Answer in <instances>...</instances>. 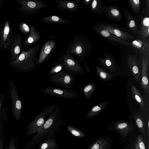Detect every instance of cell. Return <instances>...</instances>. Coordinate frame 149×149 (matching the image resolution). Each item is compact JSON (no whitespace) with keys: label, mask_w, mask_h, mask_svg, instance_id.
<instances>
[{"label":"cell","mask_w":149,"mask_h":149,"mask_svg":"<svg viewBox=\"0 0 149 149\" xmlns=\"http://www.w3.org/2000/svg\"><path fill=\"white\" fill-rule=\"evenodd\" d=\"M131 87L133 97L139 105L142 108H143L145 106V103L140 91L134 85H132Z\"/></svg>","instance_id":"24"},{"label":"cell","mask_w":149,"mask_h":149,"mask_svg":"<svg viewBox=\"0 0 149 149\" xmlns=\"http://www.w3.org/2000/svg\"><path fill=\"white\" fill-rule=\"evenodd\" d=\"M12 28L8 20L0 26V47L1 49H6L10 47L13 38Z\"/></svg>","instance_id":"5"},{"label":"cell","mask_w":149,"mask_h":149,"mask_svg":"<svg viewBox=\"0 0 149 149\" xmlns=\"http://www.w3.org/2000/svg\"><path fill=\"white\" fill-rule=\"evenodd\" d=\"M95 30L103 37L106 38L108 39L117 42L125 45H131L130 42L128 41L123 40L120 38L113 35L107 30L99 27L95 28Z\"/></svg>","instance_id":"20"},{"label":"cell","mask_w":149,"mask_h":149,"mask_svg":"<svg viewBox=\"0 0 149 149\" xmlns=\"http://www.w3.org/2000/svg\"><path fill=\"white\" fill-rule=\"evenodd\" d=\"M109 102V101H104L93 107L88 113L87 118H92L97 116L105 108Z\"/></svg>","instance_id":"23"},{"label":"cell","mask_w":149,"mask_h":149,"mask_svg":"<svg viewBox=\"0 0 149 149\" xmlns=\"http://www.w3.org/2000/svg\"><path fill=\"white\" fill-rule=\"evenodd\" d=\"M41 20L44 23L46 24H68L71 22L55 15L42 17Z\"/></svg>","instance_id":"22"},{"label":"cell","mask_w":149,"mask_h":149,"mask_svg":"<svg viewBox=\"0 0 149 149\" xmlns=\"http://www.w3.org/2000/svg\"><path fill=\"white\" fill-rule=\"evenodd\" d=\"M129 3L133 9L136 12H138L140 8V2L139 0L129 1Z\"/></svg>","instance_id":"36"},{"label":"cell","mask_w":149,"mask_h":149,"mask_svg":"<svg viewBox=\"0 0 149 149\" xmlns=\"http://www.w3.org/2000/svg\"><path fill=\"white\" fill-rule=\"evenodd\" d=\"M111 130L118 132L120 136L122 141L124 142L134 129L132 125L125 121H121L115 123L112 129Z\"/></svg>","instance_id":"9"},{"label":"cell","mask_w":149,"mask_h":149,"mask_svg":"<svg viewBox=\"0 0 149 149\" xmlns=\"http://www.w3.org/2000/svg\"><path fill=\"white\" fill-rule=\"evenodd\" d=\"M130 43L133 47L141 51H149L148 44L143 41L138 39L134 40Z\"/></svg>","instance_id":"26"},{"label":"cell","mask_w":149,"mask_h":149,"mask_svg":"<svg viewBox=\"0 0 149 149\" xmlns=\"http://www.w3.org/2000/svg\"><path fill=\"white\" fill-rule=\"evenodd\" d=\"M3 127L2 126H0V135L2 132H3Z\"/></svg>","instance_id":"42"},{"label":"cell","mask_w":149,"mask_h":149,"mask_svg":"<svg viewBox=\"0 0 149 149\" xmlns=\"http://www.w3.org/2000/svg\"><path fill=\"white\" fill-rule=\"evenodd\" d=\"M66 128L70 133L76 138H82L85 136V134L79 129L72 126L67 125Z\"/></svg>","instance_id":"29"},{"label":"cell","mask_w":149,"mask_h":149,"mask_svg":"<svg viewBox=\"0 0 149 149\" xmlns=\"http://www.w3.org/2000/svg\"><path fill=\"white\" fill-rule=\"evenodd\" d=\"M55 107V104H52L38 114L27 126L26 133V136L30 137L36 134L38 128L45 122V118L52 113Z\"/></svg>","instance_id":"3"},{"label":"cell","mask_w":149,"mask_h":149,"mask_svg":"<svg viewBox=\"0 0 149 149\" xmlns=\"http://www.w3.org/2000/svg\"><path fill=\"white\" fill-rule=\"evenodd\" d=\"M23 38L19 33L16 34L13 38L10 46V55L14 57H17L20 54L22 48Z\"/></svg>","instance_id":"16"},{"label":"cell","mask_w":149,"mask_h":149,"mask_svg":"<svg viewBox=\"0 0 149 149\" xmlns=\"http://www.w3.org/2000/svg\"><path fill=\"white\" fill-rule=\"evenodd\" d=\"M63 69L65 70L64 64L62 61L59 59L51 68L48 74L52 76L63 71Z\"/></svg>","instance_id":"27"},{"label":"cell","mask_w":149,"mask_h":149,"mask_svg":"<svg viewBox=\"0 0 149 149\" xmlns=\"http://www.w3.org/2000/svg\"><path fill=\"white\" fill-rule=\"evenodd\" d=\"M42 92L49 95L63 98H77L78 94L75 91L48 87L41 89Z\"/></svg>","instance_id":"8"},{"label":"cell","mask_w":149,"mask_h":149,"mask_svg":"<svg viewBox=\"0 0 149 149\" xmlns=\"http://www.w3.org/2000/svg\"><path fill=\"white\" fill-rule=\"evenodd\" d=\"M19 28L20 31L24 34L26 35L30 33V28L26 23L24 22L21 23L19 25Z\"/></svg>","instance_id":"35"},{"label":"cell","mask_w":149,"mask_h":149,"mask_svg":"<svg viewBox=\"0 0 149 149\" xmlns=\"http://www.w3.org/2000/svg\"><path fill=\"white\" fill-rule=\"evenodd\" d=\"M59 111L58 104L43 124L38 128L36 135L23 149H31L51 133L61 130L63 122L59 115Z\"/></svg>","instance_id":"1"},{"label":"cell","mask_w":149,"mask_h":149,"mask_svg":"<svg viewBox=\"0 0 149 149\" xmlns=\"http://www.w3.org/2000/svg\"><path fill=\"white\" fill-rule=\"evenodd\" d=\"M100 1L94 0L91 3V8L93 12H97L101 8Z\"/></svg>","instance_id":"37"},{"label":"cell","mask_w":149,"mask_h":149,"mask_svg":"<svg viewBox=\"0 0 149 149\" xmlns=\"http://www.w3.org/2000/svg\"><path fill=\"white\" fill-rule=\"evenodd\" d=\"M29 34L23 42V46L27 48L38 42L41 38V34L42 31H38L32 25L30 26Z\"/></svg>","instance_id":"15"},{"label":"cell","mask_w":149,"mask_h":149,"mask_svg":"<svg viewBox=\"0 0 149 149\" xmlns=\"http://www.w3.org/2000/svg\"><path fill=\"white\" fill-rule=\"evenodd\" d=\"M108 11L109 14V16L111 17L112 18L115 19H120L121 14L118 9L114 7H109V8Z\"/></svg>","instance_id":"33"},{"label":"cell","mask_w":149,"mask_h":149,"mask_svg":"<svg viewBox=\"0 0 149 149\" xmlns=\"http://www.w3.org/2000/svg\"><path fill=\"white\" fill-rule=\"evenodd\" d=\"M148 66V59L145 57H143L142 61L141 84L143 90L148 94L149 93Z\"/></svg>","instance_id":"10"},{"label":"cell","mask_w":149,"mask_h":149,"mask_svg":"<svg viewBox=\"0 0 149 149\" xmlns=\"http://www.w3.org/2000/svg\"><path fill=\"white\" fill-rule=\"evenodd\" d=\"M95 69L97 75L103 80L107 81L112 79V76L100 67L96 66Z\"/></svg>","instance_id":"28"},{"label":"cell","mask_w":149,"mask_h":149,"mask_svg":"<svg viewBox=\"0 0 149 149\" xmlns=\"http://www.w3.org/2000/svg\"><path fill=\"white\" fill-rule=\"evenodd\" d=\"M130 149H146L144 140L141 134L136 137Z\"/></svg>","instance_id":"25"},{"label":"cell","mask_w":149,"mask_h":149,"mask_svg":"<svg viewBox=\"0 0 149 149\" xmlns=\"http://www.w3.org/2000/svg\"><path fill=\"white\" fill-rule=\"evenodd\" d=\"M113 142L108 136L100 137L96 139L86 149H111Z\"/></svg>","instance_id":"11"},{"label":"cell","mask_w":149,"mask_h":149,"mask_svg":"<svg viewBox=\"0 0 149 149\" xmlns=\"http://www.w3.org/2000/svg\"><path fill=\"white\" fill-rule=\"evenodd\" d=\"M91 1V0H85L83 1V2L85 5H88Z\"/></svg>","instance_id":"41"},{"label":"cell","mask_w":149,"mask_h":149,"mask_svg":"<svg viewBox=\"0 0 149 149\" xmlns=\"http://www.w3.org/2000/svg\"><path fill=\"white\" fill-rule=\"evenodd\" d=\"M60 59L64 64L65 70L75 74H82L84 73V70L80 63L65 51L64 52Z\"/></svg>","instance_id":"6"},{"label":"cell","mask_w":149,"mask_h":149,"mask_svg":"<svg viewBox=\"0 0 149 149\" xmlns=\"http://www.w3.org/2000/svg\"><path fill=\"white\" fill-rule=\"evenodd\" d=\"M133 118L143 140H147L146 126L142 114L139 112L136 113L134 115Z\"/></svg>","instance_id":"21"},{"label":"cell","mask_w":149,"mask_h":149,"mask_svg":"<svg viewBox=\"0 0 149 149\" xmlns=\"http://www.w3.org/2000/svg\"><path fill=\"white\" fill-rule=\"evenodd\" d=\"M146 14L141 19V25L137 32L138 35L143 39L148 40L149 35V18Z\"/></svg>","instance_id":"18"},{"label":"cell","mask_w":149,"mask_h":149,"mask_svg":"<svg viewBox=\"0 0 149 149\" xmlns=\"http://www.w3.org/2000/svg\"><path fill=\"white\" fill-rule=\"evenodd\" d=\"M5 149H18L17 137L15 138L14 135H13L8 145H5Z\"/></svg>","instance_id":"32"},{"label":"cell","mask_w":149,"mask_h":149,"mask_svg":"<svg viewBox=\"0 0 149 149\" xmlns=\"http://www.w3.org/2000/svg\"><path fill=\"white\" fill-rule=\"evenodd\" d=\"M100 27L107 30L112 34L125 41L132 40L134 38L128 33L122 31L112 26L103 24L100 25Z\"/></svg>","instance_id":"12"},{"label":"cell","mask_w":149,"mask_h":149,"mask_svg":"<svg viewBox=\"0 0 149 149\" xmlns=\"http://www.w3.org/2000/svg\"><path fill=\"white\" fill-rule=\"evenodd\" d=\"M84 65L87 71L89 73H90V69L89 67L87 65V63L86 62L85 63Z\"/></svg>","instance_id":"40"},{"label":"cell","mask_w":149,"mask_h":149,"mask_svg":"<svg viewBox=\"0 0 149 149\" xmlns=\"http://www.w3.org/2000/svg\"><path fill=\"white\" fill-rule=\"evenodd\" d=\"M21 6L19 10L26 14H34L48 6L45 1L40 0H16Z\"/></svg>","instance_id":"4"},{"label":"cell","mask_w":149,"mask_h":149,"mask_svg":"<svg viewBox=\"0 0 149 149\" xmlns=\"http://www.w3.org/2000/svg\"><path fill=\"white\" fill-rule=\"evenodd\" d=\"M66 48L67 53L72 56L75 55L82 62H84L85 57L88 56L91 49L88 41L81 36L74 37Z\"/></svg>","instance_id":"2"},{"label":"cell","mask_w":149,"mask_h":149,"mask_svg":"<svg viewBox=\"0 0 149 149\" xmlns=\"http://www.w3.org/2000/svg\"></svg>","instance_id":"44"},{"label":"cell","mask_w":149,"mask_h":149,"mask_svg":"<svg viewBox=\"0 0 149 149\" xmlns=\"http://www.w3.org/2000/svg\"><path fill=\"white\" fill-rule=\"evenodd\" d=\"M16 108L18 109H19L21 107V102L19 100H17L16 104Z\"/></svg>","instance_id":"39"},{"label":"cell","mask_w":149,"mask_h":149,"mask_svg":"<svg viewBox=\"0 0 149 149\" xmlns=\"http://www.w3.org/2000/svg\"><path fill=\"white\" fill-rule=\"evenodd\" d=\"M74 78L70 74L63 71L51 76L49 80L52 83L58 86L70 88L72 85Z\"/></svg>","instance_id":"7"},{"label":"cell","mask_w":149,"mask_h":149,"mask_svg":"<svg viewBox=\"0 0 149 149\" xmlns=\"http://www.w3.org/2000/svg\"><path fill=\"white\" fill-rule=\"evenodd\" d=\"M128 68L131 72L135 81L138 84L140 82L141 73L140 68L134 60L130 59L127 61Z\"/></svg>","instance_id":"19"},{"label":"cell","mask_w":149,"mask_h":149,"mask_svg":"<svg viewBox=\"0 0 149 149\" xmlns=\"http://www.w3.org/2000/svg\"><path fill=\"white\" fill-rule=\"evenodd\" d=\"M95 85L94 84L91 83L86 86L83 90V93L87 98H90L93 93L95 88Z\"/></svg>","instance_id":"30"},{"label":"cell","mask_w":149,"mask_h":149,"mask_svg":"<svg viewBox=\"0 0 149 149\" xmlns=\"http://www.w3.org/2000/svg\"><path fill=\"white\" fill-rule=\"evenodd\" d=\"M3 132H2L0 135V149H3Z\"/></svg>","instance_id":"38"},{"label":"cell","mask_w":149,"mask_h":149,"mask_svg":"<svg viewBox=\"0 0 149 149\" xmlns=\"http://www.w3.org/2000/svg\"><path fill=\"white\" fill-rule=\"evenodd\" d=\"M127 17V24L129 28L135 34H137V27L135 22L131 15L129 14Z\"/></svg>","instance_id":"31"},{"label":"cell","mask_w":149,"mask_h":149,"mask_svg":"<svg viewBox=\"0 0 149 149\" xmlns=\"http://www.w3.org/2000/svg\"><path fill=\"white\" fill-rule=\"evenodd\" d=\"M56 45V42L53 40H50L43 46L37 60L38 65L41 64L45 60L49 54L52 50Z\"/></svg>","instance_id":"13"},{"label":"cell","mask_w":149,"mask_h":149,"mask_svg":"<svg viewBox=\"0 0 149 149\" xmlns=\"http://www.w3.org/2000/svg\"><path fill=\"white\" fill-rule=\"evenodd\" d=\"M3 1L2 0L0 1V10L1 9V8L2 5V4L3 3Z\"/></svg>","instance_id":"43"},{"label":"cell","mask_w":149,"mask_h":149,"mask_svg":"<svg viewBox=\"0 0 149 149\" xmlns=\"http://www.w3.org/2000/svg\"><path fill=\"white\" fill-rule=\"evenodd\" d=\"M102 62L103 65L104 66L108 69L112 71H115V68L111 60L108 59H104Z\"/></svg>","instance_id":"34"},{"label":"cell","mask_w":149,"mask_h":149,"mask_svg":"<svg viewBox=\"0 0 149 149\" xmlns=\"http://www.w3.org/2000/svg\"><path fill=\"white\" fill-rule=\"evenodd\" d=\"M54 2L59 9L69 12L78 10L80 8L78 2L76 1H70L66 0H55Z\"/></svg>","instance_id":"14"},{"label":"cell","mask_w":149,"mask_h":149,"mask_svg":"<svg viewBox=\"0 0 149 149\" xmlns=\"http://www.w3.org/2000/svg\"><path fill=\"white\" fill-rule=\"evenodd\" d=\"M44 141L39 143V149H58L59 147L54 133H52L45 138Z\"/></svg>","instance_id":"17"}]
</instances>
